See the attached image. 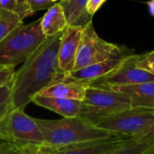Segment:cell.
I'll use <instances>...</instances> for the list:
<instances>
[{
    "label": "cell",
    "mask_w": 154,
    "mask_h": 154,
    "mask_svg": "<svg viewBox=\"0 0 154 154\" xmlns=\"http://www.w3.org/2000/svg\"><path fill=\"white\" fill-rule=\"evenodd\" d=\"M63 32L46 41L14 72L13 108L24 109L42 90L66 79L59 65V48Z\"/></svg>",
    "instance_id": "cell-1"
},
{
    "label": "cell",
    "mask_w": 154,
    "mask_h": 154,
    "mask_svg": "<svg viewBox=\"0 0 154 154\" xmlns=\"http://www.w3.org/2000/svg\"><path fill=\"white\" fill-rule=\"evenodd\" d=\"M35 121L43 137L42 148L49 152L114 136L82 116L63 117L58 120L35 118Z\"/></svg>",
    "instance_id": "cell-2"
},
{
    "label": "cell",
    "mask_w": 154,
    "mask_h": 154,
    "mask_svg": "<svg viewBox=\"0 0 154 154\" xmlns=\"http://www.w3.org/2000/svg\"><path fill=\"white\" fill-rule=\"evenodd\" d=\"M47 38L41 27V18L17 27L0 42V66L14 68L23 63Z\"/></svg>",
    "instance_id": "cell-3"
},
{
    "label": "cell",
    "mask_w": 154,
    "mask_h": 154,
    "mask_svg": "<svg viewBox=\"0 0 154 154\" xmlns=\"http://www.w3.org/2000/svg\"><path fill=\"white\" fill-rule=\"evenodd\" d=\"M94 125L114 136L141 140L154 127V110L132 107L99 118Z\"/></svg>",
    "instance_id": "cell-4"
},
{
    "label": "cell",
    "mask_w": 154,
    "mask_h": 154,
    "mask_svg": "<svg viewBox=\"0 0 154 154\" xmlns=\"http://www.w3.org/2000/svg\"><path fill=\"white\" fill-rule=\"evenodd\" d=\"M131 51L102 39L95 31L92 22L83 29L74 70L109 60H119L131 55Z\"/></svg>",
    "instance_id": "cell-5"
},
{
    "label": "cell",
    "mask_w": 154,
    "mask_h": 154,
    "mask_svg": "<svg viewBox=\"0 0 154 154\" xmlns=\"http://www.w3.org/2000/svg\"><path fill=\"white\" fill-rule=\"evenodd\" d=\"M82 117L93 124L99 118L132 108L130 97L119 90L88 86L84 99Z\"/></svg>",
    "instance_id": "cell-6"
},
{
    "label": "cell",
    "mask_w": 154,
    "mask_h": 154,
    "mask_svg": "<svg viewBox=\"0 0 154 154\" xmlns=\"http://www.w3.org/2000/svg\"><path fill=\"white\" fill-rule=\"evenodd\" d=\"M0 141L27 145L43 146V137L35 121L23 109H12L0 122Z\"/></svg>",
    "instance_id": "cell-7"
},
{
    "label": "cell",
    "mask_w": 154,
    "mask_h": 154,
    "mask_svg": "<svg viewBox=\"0 0 154 154\" xmlns=\"http://www.w3.org/2000/svg\"><path fill=\"white\" fill-rule=\"evenodd\" d=\"M139 55L131 54L125 58L122 65L106 77L89 84V86L112 88L154 81V75L137 67Z\"/></svg>",
    "instance_id": "cell-8"
},
{
    "label": "cell",
    "mask_w": 154,
    "mask_h": 154,
    "mask_svg": "<svg viewBox=\"0 0 154 154\" xmlns=\"http://www.w3.org/2000/svg\"><path fill=\"white\" fill-rule=\"evenodd\" d=\"M84 27L68 25L63 31L59 48V65L67 75L73 71Z\"/></svg>",
    "instance_id": "cell-9"
},
{
    "label": "cell",
    "mask_w": 154,
    "mask_h": 154,
    "mask_svg": "<svg viewBox=\"0 0 154 154\" xmlns=\"http://www.w3.org/2000/svg\"><path fill=\"white\" fill-rule=\"evenodd\" d=\"M129 139L130 138L113 136L107 139L80 143L54 152H49L43 149L48 154H108L119 148Z\"/></svg>",
    "instance_id": "cell-10"
},
{
    "label": "cell",
    "mask_w": 154,
    "mask_h": 154,
    "mask_svg": "<svg viewBox=\"0 0 154 154\" xmlns=\"http://www.w3.org/2000/svg\"><path fill=\"white\" fill-rule=\"evenodd\" d=\"M124 60L125 58L119 60H109L103 62L92 64L70 72L67 75L66 79L89 85L116 70L122 65Z\"/></svg>",
    "instance_id": "cell-11"
},
{
    "label": "cell",
    "mask_w": 154,
    "mask_h": 154,
    "mask_svg": "<svg viewBox=\"0 0 154 154\" xmlns=\"http://www.w3.org/2000/svg\"><path fill=\"white\" fill-rule=\"evenodd\" d=\"M32 102L63 117L82 116L84 113V104L80 100L36 96Z\"/></svg>",
    "instance_id": "cell-12"
},
{
    "label": "cell",
    "mask_w": 154,
    "mask_h": 154,
    "mask_svg": "<svg viewBox=\"0 0 154 154\" xmlns=\"http://www.w3.org/2000/svg\"><path fill=\"white\" fill-rule=\"evenodd\" d=\"M112 88L127 94L130 97L133 108L154 110V81Z\"/></svg>",
    "instance_id": "cell-13"
},
{
    "label": "cell",
    "mask_w": 154,
    "mask_h": 154,
    "mask_svg": "<svg viewBox=\"0 0 154 154\" xmlns=\"http://www.w3.org/2000/svg\"><path fill=\"white\" fill-rule=\"evenodd\" d=\"M88 86V85L87 84L65 79L62 81L54 83L48 87L37 96L82 101L84 99Z\"/></svg>",
    "instance_id": "cell-14"
},
{
    "label": "cell",
    "mask_w": 154,
    "mask_h": 154,
    "mask_svg": "<svg viewBox=\"0 0 154 154\" xmlns=\"http://www.w3.org/2000/svg\"><path fill=\"white\" fill-rule=\"evenodd\" d=\"M67 26L68 23L64 10L60 3H56L48 8L47 12L41 18V27L46 37L63 32Z\"/></svg>",
    "instance_id": "cell-15"
},
{
    "label": "cell",
    "mask_w": 154,
    "mask_h": 154,
    "mask_svg": "<svg viewBox=\"0 0 154 154\" xmlns=\"http://www.w3.org/2000/svg\"><path fill=\"white\" fill-rule=\"evenodd\" d=\"M88 0H60L68 25L85 27L92 22V16L88 13Z\"/></svg>",
    "instance_id": "cell-16"
},
{
    "label": "cell",
    "mask_w": 154,
    "mask_h": 154,
    "mask_svg": "<svg viewBox=\"0 0 154 154\" xmlns=\"http://www.w3.org/2000/svg\"><path fill=\"white\" fill-rule=\"evenodd\" d=\"M23 24V19L18 14L0 8V42L14 29Z\"/></svg>",
    "instance_id": "cell-17"
},
{
    "label": "cell",
    "mask_w": 154,
    "mask_h": 154,
    "mask_svg": "<svg viewBox=\"0 0 154 154\" xmlns=\"http://www.w3.org/2000/svg\"><path fill=\"white\" fill-rule=\"evenodd\" d=\"M154 147V140H134L129 139L116 150L108 154H144Z\"/></svg>",
    "instance_id": "cell-18"
},
{
    "label": "cell",
    "mask_w": 154,
    "mask_h": 154,
    "mask_svg": "<svg viewBox=\"0 0 154 154\" xmlns=\"http://www.w3.org/2000/svg\"><path fill=\"white\" fill-rule=\"evenodd\" d=\"M13 108V80L0 87V122Z\"/></svg>",
    "instance_id": "cell-19"
},
{
    "label": "cell",
    "mask_w": 154,
    "mask_h": 154,
    "mask_svg": "<svg viewBox=\"0 0 154 154\" xmlns=\"http://www.w3.org/2000/svg\"><path fill=\"white\" fill-rule=\"evenodd\" d=\"M0 8L15 13L23 20L33 14L29 4H19L15 0H0Z\"/></svg>",
    "instance_id": "cell-20"
},
{
    "label": "cell",
    "mask_w": 154,
    "mask_h": 154,
    "mask_svg": "<svg viewBox=\"0 0 154 154\" xmlns=\"http://www.w3.org/2000/svg\"><path fill=\"white\" fill-rule=\"evenodd\" d=\"M137 67L154 75V51L143 55H139Z\"/></svg>",
    "instance_id": "cell-21"
},
{
    "label": "cell",
    "mask_w": 154,
    "mask_h": 154,
    "mask_svg": "<svg viewBox=\"0 0 154 154\" xmlns=\"http://www.w3.org/2000/svg\"><path fill=\"white\" fill-rule=\"evenodd\" d=\"M14 67H1L0 66V87L9 83L13 80L14 75Z\"/></svg>",
    "instance_id": "cell-22"
},
{
    "label": "cell",
    "mask_w": 154,
    "mask_h": 154,
    "mask_svg": "<svg viewBox=\"0 0 154 154\" xmlns=\"http://www.w3.org/2000/svg\"><path fill=\"white\" fill-rule=\"evenodd\" d=\"M23 148L14 143L2 142L0 143V154H21Z\"/></svg>",
    "instance_id": "cell-23"
},
{
    "label": "cell",
    "mask_w": 154,
    "mask_h": 154,
    "mask_svg": "<svg viewBox=\"0 0 154 154\" xmlns=\"http://www.w3.org/2000/svg\"><path fill=\"white\" fill-rule=\"evenodd\" d=\"M27 2L33 13L42 9L50 8L54 5L52 2H51V0H27Z\"/></svg>",
    "instance_id": "cell-24"
},
{
    "label": "cell",
    "mask_w": 154,
    "mask_h": 154,
    "mask_svg": "<svg viewBox=\"0 0 154 154\" xmlns=\"http://www.w3.org/2000/svg\"><path fill=\"white\" fill-rule=\"evenodd\" d=\"M106 0H88L87 10L88 13L93 17V15L99 10V8L103 5L104 3H106Z\"/></svg>",
    "instance_id": "cell-25"
},
{
    "label": "cell",
    "mask_w": 154,
    "mask_h": 154,
    "mask_svg": "<svg viewBox=\"0 0 154 154\" xmlns=\"http://www.w3.org/2000/svg\"><path fill=\"white\" fill-rule=\"evenodd\" d=\"M42 147L35 145H27L23 148L21 154H41Z\"/></svg>",
    "instance_id": "cell-26"
},
{
    "label": "cell",
    "mask_w": 154,
    "mask_h": 154,
    "mask_svg": "<svg viewBox=\"0 0 154 154\" xmlns=\"http://www.w3.org/2000/svg\"><path fill=\"white\" fill-rule=\"evenodd\" d=\"M147 5H148V7H149L150 14L152 16H154V0H149L147 2Z\"/></svg>",
    "instance_id": "cell-27"
},
{
    "label": "cell",
    "mask_w": 154,
    "mask_h": 154,
    "mask_svg": "<svg viewBox=\"0 0 154 154\" xmlns=\"http://www.w3.org/2000/svg\"><path fill=\"white\" fill-rule=\"evenodd\" d=\"M141 140H145V141H152V140H154V127L146 137H144V138H143Z\"/></svg>",
    "instance_id": "cell-28"
},
{
    "label": "cell",
    "mask_w": 154,
    "mask_h": 154,
    "mask_svg": "<svg viewBox=\"0 0 154 154\" xmlns=\"http://www.w3.org/2000/svg\"><path fill=\"white\" fill-rule=\"evenodd\" d=\"M15 1L19 4H28L27 0H15Z\"/></svg>",
    "instance_id": "cell-29"
},
{
    "label": "cell",
    "mask_w": 154,
    "mask_h": 154,
    "mask_svg": "<svg viewBox=\"0 0 154 154\" xmlns=\"http://www.w3.org/2000/svg\"><path fill=\"white\" fill-rule=\"evenodd\" d=\"M144 154H154V147L153 148H152L151 150H149L147 152H145Z\"/></svg>",
    "instance_id": "cell-30"
},
{
    "label": "cell",
    "mask_w": 154,
    "mask_h": 154,
    "mask_svg": "<svg viewBox=\"0 0 154 154\" xmlns=\"http://www.w3.org/2000/svg\"><path fill=\"white\" fill-rule=\"evenodd\" d=\"M41 154H48V152L42 147V152H41Z\"/></svg>",
    "instance_id": "cell-31"
},
{
    "label": "cell",
    "mask_w": 154,
    "mask_h": 154,
    "mask_svg": "<svg viewBox=\"0 0 154 154\" xmlns=\"http://www.w3.org/2000/svg\"><path fill=\"white\" fill-rule=\"evenodd\" d=\"M57 1H59V0H51V2H52L53 4H54V3H56Z\"/></svg>",
    "instance_id": "cell-32"
}]
</instances>
